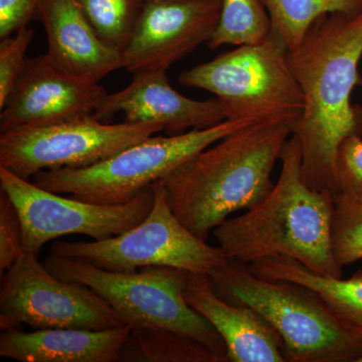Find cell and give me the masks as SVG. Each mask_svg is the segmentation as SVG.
Returning a JSON list of instances; mask_svg holds the SVG:
<instances>
[{
    "label": "cell",
    "mask_w": 362,
    "mask_h": 362,
    "mask_svg": "<svg viewBox=\"0 0 362 362\" xmlns=\"http://www.w3.org/2000/svg\"><path fill=\"white\" fill-rule=\"evenodd\" d=\"M362 58V6L321 16L288 63L303 95V110L292 125L301 144L302 175L313 189L338 192L340 145L362 137V108L350 102L359 81Z\"/></svg>",
    "instance_id": "obj_1"
},
{
    "label": "cell",
    "mask_w": 362,
    "mask_h": 362,
    "mask_svg": "<svg viewBox=\"0 0 362 362\" xmlns=\"http://www.w3.org/2000/svg\"><path fill=\"white\" fill-rule=\"evenodd\" d=\"M291 135L289 124L256 122L195 154L160 180L173 213L207 240L230 214L268 197L273 169Z\"/></svg>",
    "instance_id": "obj_2"
},
{
    "label": "cell",
    "mask_w": 362,
    "mask_h": 362,
    "mask_svg": "<svg viewBox=\"0 0 362 362\" xmlns=\"http://www.w3.org/2000/svg\"><path fill=\"white\" fill-rule=\"evenodd\" d=\"M280 177L258 206L214 228L226 258L243 265L291 258L314 273L341 278L332 251L334 195L313 189L302 175L301 144L292 134L280 156Z\"/></svg>",
    "instance_id": "obj_3"
},
{
    "label": "cell",
    "mask_w": 362,
    "mask_h": 362,
    "mask_svg": "<svg viewBox=\"0 0 362 362\" xmlns=\"http://www.w3.org/2000/svg\"><path fill=\"white\" fill-rule=\"evenodd\" d=\"M209 276L218 296L265 317L284 342L287 361L357 362L362 356L361 335L310 288L259 278L232 259Z\"/></svg>",
    "instance_id": "obj_4"
},
{
    "label": "cell",
    "mask_w": 362,
    "mask_h": 362,
    "mask_svg": "<svg viewBox=\"0 0 362 362\" xmlns=\"http://www.w3.org/2000/svg\"><path fill=\"white\" fill-rule=\"evenodd\" d=\"M42 264L56 277L90 288L131 330L173 331L202 343L221 361H228L223 338L185 299L188 272L166 266L112 272L54 255Z\"/></svg>",
    "instance_id": "obj_5"
},
{
    "label": "cell",
    "mask_w": 362,
    "mask_h": 362,
    "mask_svg": "<svg viewBox=\"0 0 362 362\" xmlns=\"http://www.w3.org/2000/svg\"><path fill=\"white\" fill-rule=\"evenodd\" d=\"M288 52L284 40L271 30L262 42L238 45L182 71L178 81L214 94L226 119L292 126L303 110V95L288 63Z\"/></svg>",
    "instance_id": "obj_6"
},
{
    "label": "cell",
    "mask_w": 362,
    "mask_h": 362,
    "mask_svg": "<svg viewBox=\"0 0 362 362\" xmlns=\"http://www.w3.org/2000/svg\"><path fill=\"white\" fill-rule=\"evenodd\" d=\"M256 122L252 119H226L204 129L169 137L151 136L94 165L40 171L33 181L49 192L92 204H126L195 154Z\"/></svg>",
    "instance_id": "obj_7"
},
{
    "label": "cell",
    "mask_w": 362,
    "mask_h": 362,
    "mask_svg": "<svg viewBox=\"0 0 362 362\" xmlns=\"http://www.w3.org/2000/svg\"><path fill=\"white\" fill-rule=\"evenodd\" d=\"M153 207L139 225L110 239L59 242L51 255L80 259L112 272L166 266L209 275L228 261L220 247L197 238L175 216L160 180L153 183Z\"/></svg>",
    "instance_id": "obj_8"
},
{
    "label": "cell",
    "mask_w": 362,
    "mask_h": 362,
    "mask_svg": "<svg viewBox=\"0 0 362 362\" xmlns=\"http://www.w3.org/2000/svg\"><path fill=\"white\" fill-rule=\"evenodd\" d=\"M164 131L156 124L104 123L95 114L0 133V166L28 180L40 171L82 168Z\"/></svg>",
    "instance_id": "obj_9"
},
{
    "label": "cell",
    "mask_w": 362,
    "mask_h": 362,
    "mask_svg": "<svg viewBox=\"0 0 362 362\" xmlns=\"http://www.w3.org/2000/svg\"><path fill=\"white\" fill-rule=\"evenodd\" d=\"M0 190L18 209L25 254L39 256L49 240L83 235L94 240L110 239L142 223L153 207V185L123 204H97L40 187L0 166Z\"/></svg>",
    "instance_id": "obj_10"
},
{
    "label": "cell",
    "mask_w": 362,
    "mask_h": 362,
    "mask_svg": "<svg viewBox=\"0 0 362 362\" xmlns=\"http://www.w3.org/2000/svg\"><path fill=\"white\" fill-rule=\"evenodd\" d=\"M105 330L124 323L90 288L62 280L37 255L25 254L1 276L0 327Z\"/></svg>",
    "instance_id": "obj_11"
},
{
    "label": "cell",
    "mask_w": 362,
    "mask_h": 362,
    "mask_svg": "<svg viewBox=\"0 0 362 362\" xmlns=\"http://www.w3.org/2000/svg\"><path fill=\"white\" fill-rule=\"evenodd\" d=\"M221 0L148 2L122 52L130 73L168 71L171 65L213 37Z\"/></svg>",
    "instance_id": "obj_12"
},
{
    "label": "cell",
    "mask_w": 362,
    "mask_h": 362,
    "mask_svg": "<svg viewBox=\"0 0 362 362\" xmlns=\"http://www.w3.org/2000/svg\"><path fill=\"white\" fill-rule=\"evenodd\" d=\"M107 94L103 86L71 75L47 54L28 59L0 114V133L92 115Z\"/></svg>",
    "instance_id": "obj_13"
},
{
    "label": "cell",
    "mask_w": 362,
    "mask_h": 362,
    "mask_svg": "<svg viewBox=\"0 0 362 362\" xmlns=\"http://www.w3.org/2000/svg\"><path fill=\"white\" fill-rule=\"evenodd\" d=\"M118 113L124 114L125 122L156 124L173 134L204 129L226 119L216 98L199 101L183 96L171 87L163 71L133 74L130 85L107 94L95 115L103 121Z\"/></svg>",
    "instance_id": "obj_14"
},
{
    "label": "cell",
    "mask_w": 362,
    "mask_h": 362,
    "mask_svg": "<svg viewBox=\"0 0 362 362\" xmlns=\"http://www.w3.org/2000/svg\"><path fill=\"white\" fill-rule=\"evenodd\" d=\"M185 299L226 343L230 362H285V345L277 330L252 307L226 301L206 274L187 273Z\"/></svg>",
    "instance_id": "obj_15"
},
{
    "label": "cell",
    "mask_w": 362,
    "mask_h": 362,
    "mask_svg": "<svg viewBox=\"0 0 362 362\" xmlns=\"http://www.w3.org/2000/svg\"><path fill=\"white\" fill-rule=\"evenodd\" d=\"M35 18L47 33V54L71 75L99 83L123 68L122 52L101 40L78 0H40Z\"/></svg>",
    "instance_id": "obj_16"
},
{
    "label": "cell",
    "mask_w": 362,
    "mask_h": 362,
    "mask_svg": "<svg viewBox=\"0 0 362 362\" xmlns=\"http://www.w3.org/2000/svg\"><path fill=\"white\" fill-rule=\"evenodd\" d=\"M131 333L124 325L105 330L47 328L25 332L20 328L0 335V356L20 362H114Z\"/></svg>",
    "instance_id": "obj_17"
},
{
    "label": "cell",
    "mask_w": 362,
    "mask_h": 362,
    "mask_svg": "<svg viewBox=\"0 0 362 362\" xmlns=\"http://www.w3.org/2000/svg\"><path fill=\"white\" fill-rule=\"evenodd\" d=\"M247 268L259 278L289 281L310 288L349 329L362 337V271L349 279L323 276L282 256L259 259Z\"/></svg>",
    "instance_id": "obj_18"
},
{
    "label": "cell",
    "mask_w": 362,
    "mask_h": 362,
    "mask_svg": "<svg viewBox=\"0 0 362 362\" xmlns=\"http://www.w3.org/2000/svg\"><path fill=\"white\" fill-rule=\"evenodd\" d=\"M270 16L271 30L277 33L288 49L301 44L311 25L325 14L352 11L362 0H261Z\"/></svg>",
    "instance_id": "obj_19"
},
{
    "label": "cell",
    "mask_w": 362,
    "mask_h": 362,
    "mask_svg": "<svg viewBox=\"0 0 362 362\" xmlns=\"http://www.w3.org/2000/svg\"><path fill=\"white\" fill-rule=\"evenodd\" d=\"M122 350L130 361L223 362L202 343L169 330H131Z\"/></svg>",
    "instance_id": "obj_20"
},
{
    "label": "cell",
    "mask_w": 362,
    "mask_h": 362,
    "mask_svg": "<svg viewBox=\"0 0 362 362\" xmlns=\"http://www.w3.org/2000/svg\"><path fill=\"white\" fill-rule=\"evenodd\" d=\"M270 33V16L261 0H221L220 21L207 45L216 49L226 45L257 44Z\"/></svg>",
    "instance_id": "obj_21"
},
{
    "label": "cell",
    "mask_w": 362,
    "mask_h": 362,
    "mask_svg": "<svg viewBox=\"0 0 362 362\" xmlns=\"http://www.w3.org/2000/svg\"><path fill=\"white\" fill-rule=\"evenodd\" d=\"M86 18L107 45L121 52L141 18L145 0H78Z\"/></svg>",
    "instance_id": "obj_22"
},
{
    "label": "cell",
    "mask_w": 362,
    "mask_h": 362,
    "mask_svg": "<svg viewBox=\"0 0 362 362\" xmlns=\"http://www.w3.org/2000/svg\"><path fill=\"white\" fill-rule=\"evenodd\" d=\"M332 251L338 265L362 259V199L354 195H334L332 221Z\"/></svg>",
    "instance_id": "obj_23"
},
{
    "label": "cell",
    "mask_w": 362,
    "mask_h": 362,
    "mask_svg": "<svg viewBox=\"0 0 362 362\" xmlns=\"http://www.w3.org/2000/svg\"><path fill=\"white\" fill-rule=\"evenodd\" d=\"M33 30L26 28L0 42V109H4L7 100L18 83L26 63L25 54L32 44Z\"/></svg>",
    "instance_id": "obj_24"
},
{
    "label": "cell",
    "mask_w": 362,
    "mask_h": 362,
    "mask_svg": "<svg viewBox=\"0 0 362 362\" xmlns=\"http://www.w3.org/2000/svg\"><path fill=\"white\" fill-rule=\"evenodd\" d=\"M23 226L18 209L6 192L0 190V273L1 276L25 256Z\"/></svg>",
    "instance_id": "obj_25"
},
{
    "label": "cell",
    "mask_w": 362,
    "mask_h": 362,
    "mask_svg": "<svg viewBox=\"0 0 362 362\" xmlns=\"http://www.w3.org/2000/svg\"><path fill=\"white\" fill-rule=\"evenodd\" d=\"M337 194L343 192L362 199L361 136H350L340 145L337 157Z\"/></svg>",
    "instance_id": "obj_26"
},
{
    "label": "cell",
    "mask_w": 362,
    "mask_h": 362,
    "mask_svg": "<svg viewBox=\"0 0 362 362\" xmlns=\"http://www.w3.org/2000/svg\"><path fill=\"white\" fill-rule=\"evenodd\" d=\"M40 0H0V40L6 39L35 18Z\"/></svg>",
    "instance_id": "obj_27"
},
{
    "label": "cell",
    "mask_w": 362,
    "mask_h": 362,
    "mask_svg": "<svg viewBox=\"0 0 362 362\" xmlns=\"http://www.w3.org/2000/svg\"><path fill=\"white\" fill-rule=\"evenodd\" d=\"M146 4L148 2H168V1H202V0H145Z\"/></svg>",
    "instance_id": "obj_28"
},
{
    "label": "cell",
    "mask_w": 362,
    "mask_h": 362,
    "mask_svg": "<svg viewBox=\"0 0 362 362\" xmlns=\"http://www.w3.org/2000/svg\"><path fill=\"white\" fill-rule=\"evenodd\" d=\"M361 96H362V78L361 80ZM361 108H362V105H361Z\"/></svg>",
    "instance_id": "obj_29"
},
{
    "label": "cell",
    "mask_w": 362,
    "mask_h": 362,
    "mask_svg": "<svg viewBox=\"0 0 362 362\" xmlns=\"http://www.w3.org/2000/svg\"><path fill=\"white\" fill-rule=\"evenodd\" d=\"M357 362H362V356L361 357V358L358 359V361Z\"/></svg>",
    "instance_id": "obj_30"
}]
</instances>
